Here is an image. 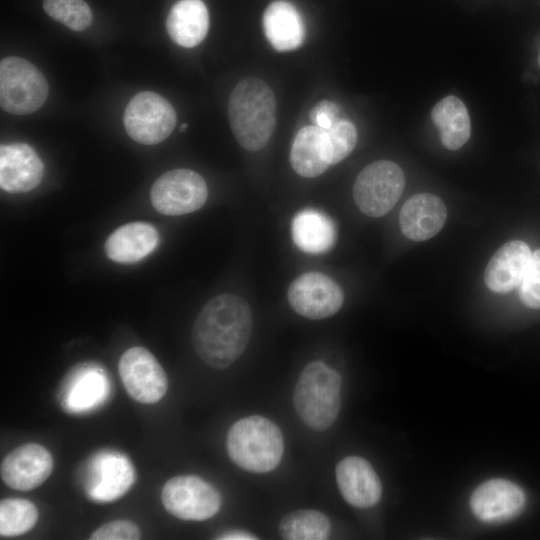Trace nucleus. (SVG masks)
Here are the masks:
<instances>
[{
    "label": "nucleus",
    "instance_id": "obj_34",
    "mask_svg": "<svg viewBox=\"0 0 540 540\" xmlns=\"http://www.w3.org/2000/svg\"><path fill=\"white\" fill-rule=\"evenodd\" d=\"M538 64H539V67H540V54H539V57H538Z\"/></svg>",
    "mask_w": 540,
    "mask_h": 540
},
{
    "label": "nucleus",
    "instance_id": "obj_4",
    "mask_svg": "<svg viewBox=\"0 0 540 540\" xmlns=\"http://www.w3.org/2000/svg\"><path fill=\"white\" fill-rule=\"evenodd\" d=\"M299 418L311 429L324 431L336 420L341 405V377L321 361L302 370L293 392Z\"/></svg>",
    "mask_w": 540,
    "mask_h": 540
},
{
    "label": "nucleus",
    "instance_id": "obj_24",
    "mask_svg": "<svg viewBox=\"0 0 540 540\" xmlns=\"http://www.w3.org/2000/svg\"><path fill=\"white\" fill-rule=\"evenodd\" d=\"M431 119L440 132L445 148L458 150L470 138L471 123L465 104L450 95L440 100L431 111Z\"/></svg>",
    "mask_w": 540,
    "mask_h": 540
},
{
    "label": "nucleus",
    "instance_id": "obj_6",
    "mask_svg": "<svg viewBox=\"0 0 540 540\" xmlns=\"http://www.w3.org/2000/svg\"><path fill=\"white\" fill-rule=\"evenodd\" d=\"M405 186L400 166L389 160L367 165L357 176L353 198L359 210L373 218L387 214L399 200Z\"/></svg>",
    "mask_w": 540,
    "mask_h": 540
},
{
    "label": "nucleus",
    "instance_id": "obj_26",
    "mask_svg": "<svg viewBox=\"0 0 540 540\" xmlns=\"http://www.w3.org/2000/svg\"><path fill=\"white\" fill-rule=\"evenodd\" d=\"M38 519L36 506L22 498H5L0 502V535L14 537L30 531Z\"/></svg>",
    "mask_w": 540,
    "mask_h": 540
},
{
    "label": "nucleus",
    "instance_id": "obj_18",
    "mask_svg": "<svg viewBox=\"0 0 540 540\" xmlns=\"http://www.w3.org/2000/svg\"><path fill=\"white\" fill-rule=\"evenodd\" d=\"M529 246L512 240L501 246L490 259L484 274L486 286L496 293L519 287L531 260Z\"/></svg>",
    "mask_w": 540,
    "mask_h": 540
},
{
    "label": "nucleus",
    "instance_id": "obj_1",
    "mask_svg": "<svg viewBox=\"0 0 540 540\" xmlns=\"http://www.w3.org/2000/svg\"><path fill=\"white\" fill-rule=\"evenodd\" d=\"M252 333L248 303L233 294L210 299L192 329V344L201 360L215 369L234 363L245 351Z\"/></svg>",
    "mask_w": 540,
    "mask_h": 540
},
{
    "label": "nucleus",
    "instance_id": "obj_7",
    "mask_svg": "<svg viewBox=\"0 0 540 540\" xmlns=\"http://www.w3.org/2000/svg\"><path fill=\"white\" fill-rule=\"evenodd\" d=\"M123 121L131 139L143 145H154L170 136L177 115L171 103L160 94L142 91L128 102Z\"/></svg>",
    "mask_w": 540,
    "mask_h": 540
},
{
    "label": "nucleus",
    "instance_id": "obj_21",
    "mask_svg": "<svg viewBox=\"0 0 540 540\" xmlns=\"http://www.w3.org/2000/svg\"><path fill=\"white\" fill-rule=\"evenodd\" d=\"M159 235L154 226L145 222H131L114 230L105 242L109 259L118 263H135L157 247Z\"/></svg>",
    "mask_w": 540,
    "mask_h": 540
},
{
    "label": "nucleus",
    "instance_id": "obj_20",
    "mask_svg": "<svg viewBox=\"0 0 540 540\" xmlns=\"http://www.w3.org/2000/svg\"><path fill=\"white\" fill-rule=\"evenodd\" d=\"M263 30L271 46L280 52L295 50L305 38V26L296 7L286 1L272 2L264 11Z\"/></svg>",
    "mask_w": 540,
    "mask_h": 540
},
{
    "label": "nucleus",
    "instance_id": "obj_13",
    "mask_svg": "<svg viewBox=\"0 0 540 540\" xmlns=\"http://www.w3.org/2000/svg\"><path fill=\"white\" fill-rule=\"evenodd\" d=\"M526 496L520 486L506 479H491L471 495L473 514L487 523H503L517 517L525 508Z\"/></svg>",
    "mask_w": 540,
    "mask_h": 540
},
{
    "label": "nucleus",
    "instance_id": "obj_23",
    "mask_svg": "<svg viewBox=\"0 0 540 540\" xmlns=\"http://www.w3.org/2000/svg\"><path fill=\"white\" fill-rule=\"evenodd\" d=\"M291 232L294 244L309 254L329 251L337 238L333 221L314 209H305L297 213L292 220Z\"/></svg>",
    "mask_w": 540,
    "mask_h": 540
},
{
    "label": "nucleus",
    "instance_id": "obj_3",
    "mask_svg": "<svg viewBox=\"0 0 540 540\" xmlns=\"http://www.w3.org/2000/svg\"><path fill=\"white\" fill-rule=\"evenodd\" d=\"M229 458L240 468L253 473H267L280 463L284 438L271 420L252 415L236 421L226 440Z\"/></svg>",
    "mask_w": 540,
    "mask_h": 540
},
{
    "label": "nucleus",
    "instance_id": "obj_25",
    "mask_svg": "<svg viewBox=\"0 0 540 540\" xmlns=\"http://www.w3.org/2000/svg\"><path fill=\"white\" fill-rule=\"evenodd\" d=\"M330 530L328 517L311 509L292 511L279 523V533L286 540H324L328 538Z\"/></svg>",
    "mask_w": 540,
    "mask_h": 540
},
{
    "label": "nucleus",
    "instance_id": "obj_17",
    "mask_svg": "<svg viewBox=\"0 0 540 540\" xmlns=\"http://www.w3.org/2000/svg\"><path fill=\"white\" fill-rule=\"evenodd\" d=\"M447 210L444 202L431 193H418L402 206L399 225L403 235L412 241H425L444 226Z\"/></svg>",
    "mask_w": 540,
    "mask_h": 540
},
{
    "label": "nucleus",
    "instance_id": "obj_16",
    "mask_svg": "<svg viewBox=\"0 0 540 540\" xmlns=\"http://www.w3.org/2000/svg\"><path fill=\"white\" fill-rule=\"evenodd\" d=\"M335 474L339 491L351 506L369 508L380 501L382 484L366 459L348 456L337 464Z\"/></svg>",
    "mask_w": 540,
    "mask_h": 540
},
{
    "label": "nucleus",
    "instance_id": "obj_2",
    "mask_svg": "<svg viewBox=\"0 0 540 540\" xmlns=\"http://www.w3.org/2000/svg\"><path fill=\"white\" fill-rule=\"evenodd\" d=\"M276 99L266 82L247 77L237 83L228 103L231 130L248 151L262 149L276 126Z\"/></svg>",
    "mask_w": 540,
    "mask_h": 540
},
{
    "label": "nucleus",
    "instance_id": "obj_11",
    "mask_svg": "<svg viewBox=\"0 0 540 540\" xmlns=\"http://www.w3.org/2000/svg\"><path fill=\"white\" fill-rule=\"evenodd\" d=\"M287 296L297 314L313 320L336 314L344 301L341 287L319 272H307L297 277L290 284Z\"/></svg>",
    "mask_w": 540,
    "mask_h": 540
},
{
    "label": "nucleus",
    "instance_id": "obj_31",
    "mask_svg": "<svg viewBox=\"0 0 540 540\" xmlns=\"http://www.w3.org/2000/svg\"><path fill=\"white\" fill-rule=\"evenodd\" d=\"M338 107L329 100L318 103L310 112V119L315 126L330 129L338 120Z\"/></svg>",
    "mask_w": 540,
    "mask_h": 540
},
{
    "label": "nucleus",
    "instance_id": "obj_15",
    "mask_svg": "<svg viewBox=\"0 0 540 540\" xmlns=\"http://www.w3.org/2000/svg\"><path fill=\"white\" fill-rule=\"evenodd\" d=\"M44 176V164L36 151L22 142L0 147L1 189L17 194L36 188Z\"/></svg>",
    "mask_w": 540,
    "mask_h": 540
},
{
    "label": "nucleus",
    "instance_id": "obj_22",
    "mask_svg": "<svg viewBox=\"0 0 540 540\" xmlns=\"http://www.w3.org/2000/svg\"><path fill=\"white\" fill-rule=\"evenodd\" d=\"M209 29V13L202 0H180L170 10L166 30L177 45H199Z\"/></svg>",
    "mask_w": 540,
    "mask_h": 540
},
{
    "label": "nucleus",
    "instance_id": "obj_27",
    "mask_svg": "<svg viewBox=\"0 0 540 540\" xmlns=\"http://www.w3.org/2000/svg\"><path fill=\"white\" fill-rule=\"evenodd\" d=\"M46 14L73 31H84L92 24V11L84 0H42Z\"/></svg>",
    "mask_w": 540,
    "mask_h": 540
},
{
    "label": "nucleus",
    "instance_id": "obj_10",
    "mask_svg": "<svg viewBox=\"0 0 540 540\" xmlns=\"http://www.w3.org/2000/svg\"><path fill=\"white\" fill-rule=\"evenodd\" d=\"M118 371L129 396L143 404L160 401L166 394V373L154 355L144 347L135 346L120 357Z\"/></svg>",
    "mask_w": 540,
    "mask_h": 540
},
{
    "label": "nucleus",
    "instance_id": "obj_32",
    "mask_svg": "<svg viewBox=\"0 0 540 540\" xmlns=\"http://www.w3.org/2000/svg\"><path fill=\"white\" fill-rule=\"evenodd\" d=\"M217 539H221V540H253V539H258V537H256L254 534H251V533L246 532V531L233 530V531L221 534Z\"/></svg>",
    "mask_w": 540,
    "mask_h": 540
},
{
    "label": "nucleus",
    "instance_id": "obj_29",
    "mask_svg": "<svg viewBox=\"0 0 540 540\" xmlns=\"http://www.w3.org/2000/svg\"><path fill=\"white\" fill-rule=\"evenodd\" d=\"M519 296L530 308H540V249L532 253L526 273L519 285Z\"/></svg>",
    "mask_w": 540,
    "mask_h": 540
},
{
    "label": "nucleus",
    "instance_id": "obj_28",
    "mask_svg": "<svg viewBox=\"0 0 540 540\" xmlns=\"http://www.w3.org/2000/svg\"><path fill=\"white\" fill-rule=\"evenodd\" d=\"M327 132L334 165L352 152L357 142V131L350 121L339 119Z\"/></svg>",
    "mask_w": 540,
    "mask_h": 540
},
{
    "label": "nucleus",
    "instance_id": "obj_8",
    "mask_svg": "<svg viewBox=\"0 0 540 540\" xmlns=\"http://www.w3.org/2000/svg\"><path fill=\"white\" fill-rule=\"evenodd\" d=\"M161 501L166 511L181 520L203 521L221 508V495L206 480L196 475H178L162 488Z\"/></svg>",
    "mask_w": 540,
    "mask_h": 540
},
{
    "label": "nucleus",
    "instance_id": "obj_12",
    "mask_svg": "<svg viewBox=\"0 0 540 540\" xmlns=\"http://www.w3.org/2000/svg\"><path fill=\"white\" fill-rule=\"evenodd\" d=\"M86 492L91 500L111 502L120 498L133 485L135 470L123 455L101 452L88 463Z\"/></svg>",
    "mask_w": 540,
    "mask_h": 540
},
{
    "label": "nucleus",
    "instance_id": "obj_5",
    "mask_svg": "<svg viewBox=\"0 0 540 540\" xmlns=\"http://www.w3.org/2000/svg\"><path fill=\"white\" fill-rule=\"evenodd\" d=\"M49 85L41 71L30 61L5 57L0 62V105L7 113L27 115L46 101Z\"/></svg>",
    "mask_w": 540,
    "mask_h": 540
},
{
    "label": "nucleus",
    "instance_id": "obj_9",
    "mask_svg": "<svg viewBox=\"0 0 540 540\" xmlns=\"http://www.w3.org/2000/svg\"><path fill=\"white\" fill-rule=\"evenodd\" d=\"M208 189L203 177L190 169L170 170L152 185L153 207L165 215H184L200 209L206 202Z\"/></svg>",
    "mask_w": 540,
    "mask_h": 540
},
{
    "label": "nucleus",
    "instance_id": "obj_30",
    "mask_svg": "<svg viewBox=\"0 0 540 540\" xmlns=\"http://www.w3.org/2000/svg\"><path fill=\"white\" fill-rule=\"evenodd\" d=\"M141 532L138 526L129 520L118 519L107 522L97 528L90 536L91 540H137Z\"/></svg>",
    "mask_w": 540,
    "mask_h": 540
},
{
    "label": "nucleus",
    "instance_id": "obj_14",
    "mask_svg": "<svg viewBox=\"0 0 540 540\" xmlns=\"http://www.w3.org/2000/svg\"><path fill=\"white\" fill-rule=\"evenodd\" d=\"M53 457L42 445L27 443L12 450L2 461L1 479L10 488L28 491L39 487L51 475Z\"/></svg>",
    "mask_w": 540,
    "mask_h": 540
},
{
    "label": "nucleus",
    "instance_id": "obj_19",
    "mask_svg": "<svg viewBox=\"0 0 540 540\" xmlns=\"http://www.w3.org/2000/svg\"><path fill=\"white\" fill-rule=\"evenodd\" d=\"M290 162L294 171L305 178L324 173L333 165L327 130L315 125L300 129L292 143Z\"/></svg>",
    "mask_w": 540,
    "mask_h": 540
},
{
    "label": "nucleus",
    "instance_id": "obj_33",
    "mask_svg": "<svg viewBox=\"0 0 540 540\" xmlns=\"http://www.w3.org/2000/svg\"><path fill=\"white\" fill-rule=\"evenodd\" d=\"M187 127V125L184 123L182 126H181V129H185Z\"/></svg>",
    "mask_w": 540,
    "mask_h": 540
}]
</instances>
